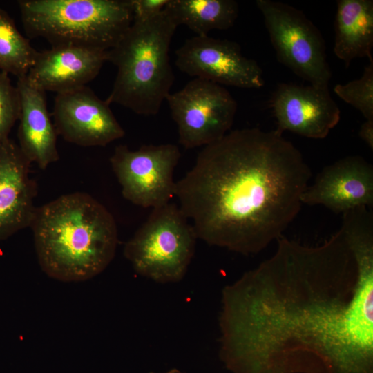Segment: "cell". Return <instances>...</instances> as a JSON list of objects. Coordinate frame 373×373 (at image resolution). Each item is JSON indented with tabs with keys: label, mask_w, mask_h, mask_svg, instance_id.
Returning <instances> with one entry per match:
<instances>
[{
	"label": "cell",
	"mask_w": 373,
	"mask_h": 373,
	"mask_svg": "<svg viewBox=\"0 0 373 373\" xmlns=\"http://www.w3.org/2000/svg\"><path fill=\"white\" fill-rule=\"evenodd\" d=\"M224 287L220 358L232 373H372L373 240L282 236Z\"/></svg>",
	"instance_id": "obj_1"
},
{
	"label": "cell",
	"mask_w": 373,
	"mask_h": 373,
	"mask_svg": "<svg viewBox=\"0 0 373 373\" xmlns=\"http://www.w3.org/2000/svg\"><path fill=\"white\" fill-rule=\"evenodd\" d=\"M282 135L236 129L203 147L175 191L198 239L250 255L283 236L300 211L312 171Z\"/></svg>",
	"instance_id": "obj_2"
},
{
	"label": "cell",
	"mask_w": 373,
	"mask_h": 373,
	"mask_svg": "<svg viewBox=\"0 0 373 373\" xmlns=\"http://www.w3.org/2000/svg\"><path fill=\"white\" fill-rule=\"evenodd\" d=\"M30 227L41 269L60 281L92 278L108 266L115 254V220L86 193L63 195L37 207Z\"/></svg>",
	"instance_id": "obj_3"
},
{
	"label": "cell",
	"mask_w": 373,
	"mask_h": 373,
	"mask_svg": "<svg viewBox=\"0 0 373 373\" xmlns=\"http://www.w3.org/2000/svg\"><path fill=\"white\" fill-rule=\"evenodd\" d=\"M177 27L165 9L148 21H133L107 51V61L117 68L107 103L144 116L159 113L175 79L169 52Z\"/></svg>",
	"instance_id": "obj_4"
},
{
	"label": "cell",
	"mask_w": 373,
	"mask_h": 373,
	"mask_svg": "<svg viewBox=\"0 0 373 373\" xmlns=\"http://www.w3.org/2000/svg\"><path fill=\"white\" fill-rule=\"evenodd\" d=\"M18 5L28 37L43 38L51 46L107 51L133 21L131 0H21Z\"/></svg>",
	"instance_id": "obj_5"
},
{
	"label": "cell",
	"mask_w": 373,
	"mask_h": 373,
	"mask_svg": "<svg viewBox=\"0 0 373 373\" xmlns=\"http://www.w3.org/2000/svg\"><path fill=\"white\" fill-rule=\"evenodd\" d=\"M198 237L178 205L153 209L147 220L125 244L124 255L134 271L159 283H173L185 276Z\"/></svg>",
	"instance_id": "obj_6"
},
{
	"label": "cell",
	"mask_w": 373,
	"mask_h": 373,
	"mask_svg": "<svg viewBox=\"0 0 373 373\" xmlns=\"http://www.w3.org/2000/svg\"><path fill=\"white\" fill-rule=\"evenodd\" d=\"M271 43L280 63L317 87H328L332 70L325 40L300 10L273 0H257Z\"/></svg>",
	"instance_id": "obj_7"
},
{
	"label": "cell",
	"mask_w": 373,
	"mask_h": 373,
	"mask_svg": "<svg viewBox=\"0 0 373 373\" xmlns=\"http://www.w3.org/2000/svg\"><path fill=\"white\" fill-rule=\"evenodd\" d=\"M166 101L177 125L179 143L186 149L205 146L231 129L237 102L223 86L194 78Z\"/></svg>",
	"instance_id": "obj_8"
},
{
	"label": "cell",
	"mask_w": 373,
	"mask_h": 373,
	"mask_svg": "<svg viewBox=\"0 0 373 373\" xmlns=\"http://www.w3.org/2000/svg\"><path fill=\"white\" fill-rule=\"evenodd\" d=\"M173 144H146L136 151L126 145L115 147L110 158L123 197L143 208L155 209L175 196V169L180 159Z\"/></svg>",
	"instance_id": "obj_9"
},
{
	"label": "cell",
	"mask_w": 373,
	"mask_h": 373,
	"mask_svg": "<svg viewBox=\"0 0 373 373\" xmlns=\"http://www.w3.org/2000/svg\"><path fill=\"white\" fill-rule=\"evenodd\" d=\"M175 57L178 68L194 78L241 88H260L265 83L258 64L233 41L195 36L176 50Z\"/></svg>",
	"instance_id": "obj_10"
},
{
	"label": "cell",
	"mask_w": 373,
	"mask_h": 373,
	"mask_svg": "<svg viewBox=\"0 0 373 373\" xmlns=\"http://www.w3.org/2000/svg\"><path fill=\"white\" fill-rule=\"evenodd\" d=\"M52 117L57 135L81 146H104L125 135L110 104L86 86L57 93Z\"/></svg>",
	"instance_id": "obj_11"
},
{
	"label": "cell",
	"mask_w": 373,
	"mask_h": 373,
	"mask_svg": "<svg viewBox=\"0 0 373 373\" xmlns=\"http://www.w3.org/2000/svg\"><path fill=\"white\" fill-rule=\"evenodd\" d=\"M271 107L276 131H290L311 139H323L338 123L340 109L328 87L280 83L273 93Z\"/></svg>",
	"instance_id": "obj_12"
},
{
	"label": "cell",
	"mask_w": 373,
	"mask_h": 373,
	"mask_svg": "<svg viewBox=\"0 0 373 373\" xmlns=\"http://www.w3.org/2000/svg\"><path fill=\"white\" fill-rule=\"evenodd\" d=\"M301 202L337 213L372 207V165L361 156L350 155L326 166L304 191Z\"/></svg>",
	"instance_id": "obj_13"
},
{
	"label": "cell",
	"mask_w": 373,
	"mask_h": 373,
	"mask_svg": "<svg viewBox=\"0 0 373 373\" xmlns=\"http://www.w3.org/2000/svg\"><path fill=\"white\" fill-rule=\"evenodd\" d=\"M107 51L73 45L51 46L38 52L26 78L37 88L57 94L85 86L107 61Z\"/></svg>",
	"instance_id": "obj_14"
},
{
	"label": "cell",
	"mask_w": 373,
	"mask_h": 373,
	"mask_svg": "<svg viewBox=\"0 0 373 373\" xmlns=\"http://www.w3.org/2000/svg\"><path fill=\"white\" fill-rule=\"evenodd\" d=\"M30 164L15 141L0 143V241L30 227L33 219L37 191Z\"/></svg>",
	"instance_id": "obj_15"
},
{
	"label": "cell",
	"mask_w": 373,
	"mask_h": 373,
	"mask_svg": "<svg viewBox=\"0 0 373 373\" xmlns=\"http://www.w3.org/2000/svg\"><path fill=\"white\" fill-rule=\"evenodd\" d=\"M21 103L19 146L30 162L45 169L57 162V131L48 110L46 92L32 85L26 76L17 79Z\"/></svg>",
	"instance_id": "obj_16"
},
{
	"label": "cell",
	"mask_w": 373,
	"mask_h": 373,
	"mask_svg": "<svg viewBox=\"0 0 373 373\" xmlns=\"http://www.w3.org/2000/svg\"><path fill=\"white\" fill-rule=\"evenodd\" d=\"M334 52L346 67L356 58L373 62V1L338 0L334 22Z\"/></svg>",
	"instance_id": "obj_17"
},
{
	"label": "cell",
	"mask_w": 373,
	"mask_h": 373,
	"mask_svg": "<svg viewBox=\"0 0 373 373\" xmlns=\"http://www.w3.org/2000/svg\"><path fill=\"white\" fill-rule=\"evenodd\" d=\"M164 9L177 26L184 25L196 36L230 28L239 12L233 0H169Z\"/></svg>",
	"instance_id": "obj_18"
},
{
	"label": "cell",
	"mask_w": 373,
	"mask_h": 373,
	"mask_svg": "<svg viewBox=\"0 0 373 373\" xmlns=\"http://www.w3.org/2000/svg\"><path fill=\"white\" fill-rule=\"evenodd\" d=\"M37 51L17 28L8 13L0 8V72L18 78L27 75Z\"/></svg>",
	"instance_id": "obj_19"
},
{
	"label": "cell",
	"mask_w": 373,
	"mask_h": 373,
	"mask_svg": "<svg viewBox=\"0 0 373 373\" xmlns=\"http://www.w3.org/2000/svg\"><path fill=\"white\" fill-rule=\"evenodd\" d=\"M334 93L357 109L365 119H373V62L364 68L361 77L345 84H336Z\"/></svg>",
	"instance_id": "obj_20"
},
{
	"label": "cell",
	"mask_w": 373,
	"mask_h": 373,
	"mask_svg": "<svg viewBox=\"0 0 373 373\" xmlns=\"http://www.w3.org/2000/svg\"><path fill=\"white\" fill-rule=\"evenodd\" d=\"M21 110L20 97L9 75L0 72V143L9 138Z\"/></svg>",
	"instance_id": "obj_21"
},
{
	"label": "cell",
	"mask_w": 373,
	"mask_h": 373,
	"mask_svg": "<svg viewBox=\"0 0 373 373\" xmlns=\"http://www.w3.org/2000/svg\"><path fill=\"white\" fill-rule=\"evenodd\" d=\"M169 0H131L133 21H146L161 13Z\"/></svg>",
	"instance_id": "obj_22"
},
{
	"label": "cell",
	"mask_w": 373,
	"mask_h": 373,
	"mask_svg": "<svg viewBox=\"0 0 373 373\" xmlns=\"http://www.w3.org/2000/svg\"><path fill=\"white\" fill-rule=\"evenodd\" d=\"M358 135L370 148L373 149V119H365L359 128Z\"/></svg>",
	"instance_id": "obj_23"
},
{
	"label": "cell",
	"mask_w": 373,
	"mask_h": 373,
	"mask_svg": "<svg viewBox=\"0 0 373 373\" xmlns=\"http://www.w3.org/2000/svg\"><path fill=\"white\" fill-rule=\"evenodd\" d=\"M149 373H157V372H151ZM160 373H182V372L177 368H173V369L169 370L168 371L165 372H160Z\"/></svg>",
	"instance_id": "obj_24"
}]
</instances>
